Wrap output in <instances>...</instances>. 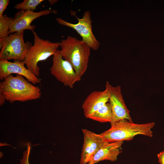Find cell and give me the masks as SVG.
I'll list each match as a JSON object with an SVG mask.
<instances>
[{
	"label": "cell",
	"instance_id": "15",
	"mask_svg": "<svg viewBox=\"0 0 164 164\" xmlns=\"http://www.w3.org/2000/svg\"><path fill=\"white\" fill-rule=\"evenodd\" d=\"M14 18L8 17L6 15L0 17V48L9 35L10 26Z\"/></svg>",
	"mask_w": 164,
	"mask_h": 164
},
{
	"label": "cell",
	"instance_id": "9",
	"mask_svg": "<svg viewBox=\"0 0 164 164\" xmlns=\"http://www.w3.org/2000/svg\"><path fill=\"white\" fill-rule=\"evenodd\" d=\"M56 12V10L50 9L43 10L38 12L30 10H20L15 14L10 26L9 33L21 32L26 29L34 31L36 26L31 24L34 20L43 15Z\"/></svg>",
	"mask_w": 164,
	"mask_h": 164
},
{
	"label": "cell",
	"instance_id": "21",
	"mask_svg": "<svg viewBox=\"0 0 164 164\" xmlns=\"http://www.w3.org/2000/svg\"><path fill=\"white\" fill-rule=\"evenodd\" d=\"M50 4L52 5L54 3L57 2V0H49Z\"/></svg>",
	"mask_w": 164,
	"mask_h": 164
},
{
	"label": "cell",
	"instance_id": "11",
	"mask_svg": "<svg viewBox=\"0 0 164 164\" xmlns=\"http://www.w3.org/2000/svg\"><path fill=\"white\" fill-rule=\"evenodd\" d=\"M83 134V145L80 164H88L104 144L100 134L86 129H82Z\"/></svg>",
	"mask_w": 164,
	"mask_h": 164
},
{
	"label": "cell",
	"instance_id": "13",
	"mask_svg": "<svg viewBox=\"0 0 164 164\" xmlns=\"http://www.w3.org/2000/svg\"><path fill=\"white\" fill-rule=\"evenodd\" d=\"M123 142V141L113 142H104L88 164H95L105 160L111 162L116 161L118 156L122 152L121 146Z\"/></svg>",
	"mask_w": 164,
	"mask_h": 164
},
{
	"label": "cell",
	"instance_id": "17",
	"mask_svg": "<svg viewBox=\"0 0 164 164\" xmlns=\"http://www.w3.org/2000/svg\"><path fill=\"white\" fill-rule=\"evenodd\" d=\"M27 149L23 153L22 158L20 159V164H29V156L31 149V145L29 142L27 143Z\"/></svg>",
	"mask_w": 164,
	"mask_h": 164
},
{
	"label": "cell",
	"instance_id": "20",
	"mask_svg": "<svg viewBox=\"0 0 164 164\" xmlns=\"http://www.w3.org/2000/svg\"><path fill=\"white\" fill-rule=\"evenodd\" d=\"M6 100L4 96L0 92V106L2 105Z\"/></svg>",
	"mask_w": 164,
	"mask_h": 164
},
{
	"label": "cell",
	"instance_id": "16",
	"mask_svg": "<svg viewBox=\"0 0 164 164\" xmlns=\"http://www.w3.org/2000/svg\"><path fill=\"white\" fill-rule=\"evenodd\" d=\"M43 1V0H24L22 2L16 4L14 8L17 9L34 11L36 9L37 6Z\"/></svg>",
	"mask_w": 164,
	"mask_h": 164
},
{
	"label": "cell",
	"instance_id": "2",
	"mask_svg": "<svg viewBox=\"0 0 164 164\" xmlns=\"http://www.w3.org/2000/svg\"><path fill=\"white\" fill-rule=\"evenodd\" d=\"M63 58L72 65L81 77L86 71L90 54V47L82 40L68 36L60 42Z\"/></svg>",
	"mask_w": 164,
	"mask_h": 164
},
{
	"label": "cell",
	"instance_id": "12",
	"mask_svg": "<svg viewBox=\"0 0 164 164\" xmlns=\"http://www.w3.org/2000/svg\"><path fill=\"white\" fill-rule=\"evenodd\" d=\"M109 93L107 87L102 91L91 92L84 101L82 105L84 114L88 118L95 111L109 101Z\"/></svg>",
	"mask_w": 164,
	"mask_h": 164
},
{
	"label": "cell",
	"instance_id": "8",
	"mask_svg": "<svg viewBox=\"0 0 164 164\" xmlns=\"http://www.w3.org/2000/svg\"><path fill=\"white\" fill-rule=\"evenodd\" d=\"M105 87L108 89L109 103L112 113L110 122L111 126L116 122L127 119L132 122L129 114L130 111L127 108L123 99L120 86L113 87L107 82Z\"/></svg>",
	"mask_w": 164,
	"mask_h": 164
},
{
	"label": "cell",
	"instance_id": "5",
	"mask_svg": "<svg viewBox=\"0 0 164 164\" xmlns=\"http://www.w3.org/2000/svg\"><path fill=\"white\" fill-rule=\"evenodd\" d=\"M24 31L15 32L9 36L0 48V59L24 61L32 44L29 41L24 42Z\"/></svg>",
	"mask_w": 164,
	"mask_h": 164
},
{
	"label": "cell",
	"instance_id": "6",
	"mask_svg": "<svg viewBox=\"0 0 164 164\" xmlns=\"http://www.w3.org/2000/svg\"><path fill=\"white\" fill-rule=\"evenodd\" d=\"M50 70L58 81L71 88H73L76 82L81 80V77L77 74L71 64L63 58L59 49L53 55Z\"/></svg>",
	"mask_w": 164,
	"mask_h": 164
},
{
	"label": "cell",
	"instance_id": "1",
	"mask_svg": "<svg viewBox=\"0 0 164 164\" xmlns=\"http://www.w3.org/2000/svg\"><path fill=\"white\" fill-rule=\"evenodd\" d=\"M0 92L10 103L35 100L41 97L40 88L30 83L22 75L11 74L0 83Z\"/></svg>",
	"mask_w": 164,
	"mask_h": 164
},
{
	"label": "cell",
	"instance_id": "10",
	"mask_svg": "<svg viewBox=\"0 0 164 164\" xmlns=\"http://www.w3.org/2000/svg\"><path fill=\"white\" fill-rule=\"evenodd\" d=\"M24 61L14 60L11 62L0 59V79L3 80L12 73L22 76L34 85L40 82V80L25 66Z\"/></svg>",
	"mask_w": 164,
	"mask_h": 164
},
{
	"label": "cell",
	"instance_id": "19",
	"mask_svg": "<svg viewBox=\"0 0 164 164\" xmlns=\"http://www.w3.org/2000/svg\"><path fill=\"white\" fill-rule=\"evenodd\" d=\"M159 162L160 164H164V150L157 154Z\"/></svg>",
	"mask_w": 164,
	"mask_h": 164
},
{
	"label": "cell",
	"instance_id": "4",
	"mask_svg": "<svg viewBox=\"0 0 164 164\" xmlns=\"http://www.w3.org/2000/svg\"><path fill=\"white\" fill-rule=\"evenodd\" d=\"M32 32L34 36V44L28 50L23 61L26 67L39 77L40 68L38 63L53 56L60 47V42L43 39L34 30Z\"/></svg>",
	"mask_w": 164,
	"mask_h": 164
},
{
	"label": "cell",
	"instance_id": "3",
	"mask_svg": "<svg viewBox=\"0 0 164 164\" xmlns=\"http://www.w3.org/2000/svg\"><path fill=\"white\" fill-rule=\"evenodd\" d=\"M155 125L154 122L143 124L133 123L127 119L115 122L108 130L99 134L104 142H113L132 140L138 135L151 137V129Z\"/></svg>",
	"mask_w": 164,
	"mask_h": 164
},
{
	"label": "cell",
	"instance_id": "18",
	"mask_svg": "<svg viewBox=\"0 0 164 164\" xmlns=\"http://www.w3.org/2000/svg\"><path fill=\"white\" fill-rule=\"evenodd\" d=\"M9 0H0V17L2 16L3 13L9 4Z\"/></svg>",
	"mask_w": 164,
	"mask_h": 164
},
{
	"label": "cell",
	"instance_id": "7",
	"mask_svg": "<svg viewBox=\"0 0 164 164\" xmlns=\"http://www.w3.org/2000/svg\"><path fill=\"white\" fill-rule=\"evenodd\" d=\"M78 21L77 23L73 24L67 22L61 18H56L60 24L70 27L75 30L82 37V40L93 50H97L100 46L99 41L93 34L92 30L91 13L89 11L84 12L81 18L75 15Z\"/></svg>",
	"mask_w": 164,
	"mask_h": 164
},
{
	"label": "cell",
	"instance_id": "14",
	"mask_svg": "<svg viewBox=\"0 0 164 164\" xmlns=\"http://www.w3.org/2000/svg\"><path fill=\"white\" fill-rule=\"evenodd\" d=\"M112 113L109 103H107L93 113L88 118L100 122L111 121Z\"/></svg>",
	"mask_w": 164,
	"mask_h": 164
}]
</instances>
